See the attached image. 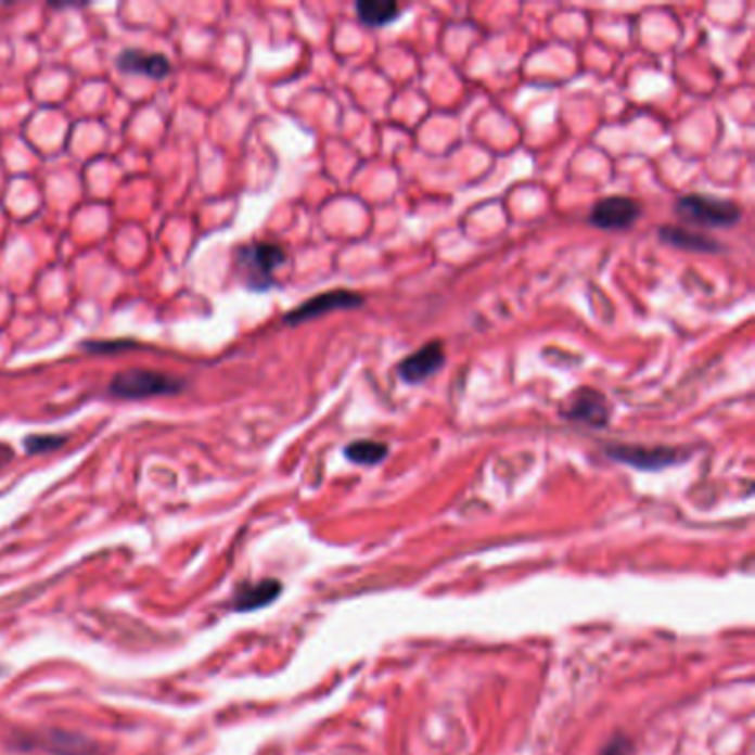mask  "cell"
I'll return each mask as SVG.
<instances>
[{
	"instance_id": "6da1fadb",
	"label": "cell",
	"mask_w": 755,
	"mask_h": 755,
	"mask_svg": "<svg viewBox=\"0 0 755 755\" xmlns=\"http://www.w3.org/2000/svg\"><path fill=\"white\" fill-rule=\"evenodd\" d=\"M184 386L187 382L180 380V376L133 368V370H123L114 376L110 384V395L116 399L138 401V399H151V397H174V395H180Z\"/></svg>"
},
{
	"instance_id": "7a4b0ae2",
	"label": "cell",
	"mask_w": 755,
	"mask_h": 755,
	"mask_svg": "<svg viewBox=\"0 0 755 755\" xmlns=\"http://www.w3.org/2000/svg\"><path fill=\"white\" fill-rule=\"evenodd\" d=\"M235 261L251 291H268L276 286V271L286 261V251L271 242H255L242 246Z\"/></svg>"
},
{
	"instance_id": "3957f363",
	"label": "cell",
	"mask_w": 755,
	"mask_h": 755,
	"mask_svg": "<svg viewBox=\"0 0 755 755\" xmlns=\"http://www.w3.org/2000/svg\"><path fill=\"white\" fill-rule=\"evenodd\" d=\"M676 213L684 222L707 229H729L742 218V208L735 202L698 193L680 195L676 200Z\"/></svg>"
},
{
	"instance_id": "277c9868",
	"label": "cell",
	"mask_w": 755,
	"mask_h": 755,
	"mask_svg": "<svg viewBox=\"0 0 755 755\" xmlns=\"http://www.w3.org/2000/svg\"><path fill=\"white\" fill-rule=\"evenodd\" d=\"M363 304H366L363 295H359L355 291H346V289H335V291H329V293L315 295V297L306 299L302 306H297L291 312H286L284 323H289V327H299V323L317 319L321 315H329V312H335V310L361 308Z\"/></svg>"
},
{
	"instance_id": "5b68a950",
	"label": "cell",
	"mask_w": 755,
	"mask_h": 755,
	"mask_svg": "<svg viewBox=\"0 0 755 755\" xmlns=\"http://www.w3.org/2000/svg\"><path fill=\"white\" fill-rule=\"evenodd\" d=\"M642 215V206L634 197L612 195L599 200L589 210V225L601 231H627Z\"/></svg>"
},
{
	"instance_id": "8992f818",
	"label": "cell",
	"mask_w": 755,
	"mask_h": 755,
	"mask_svg": "<svg viewBox=\"0 0 755 755\" xmlns=\"http://www.w3.org/2000/svg\"><path fill=\"white\" fill-rule=\"evenodd\" d=\"M561 417L567 421L585 423L589 427H605L610 423L612 410L603 393L594 388H580L563 404Z\"/></svg>"
},
{
	"instance_id": "52a82bcc",
	"label": "cell",
	"mask_w": 755,
	"mask_h": 755,
	"mask_svg": "<svg viewBox=\"0 0 755 755\" xmlns=\"http://www.w3.org/2000/svg\"><path fill=\"white\" fill-rule=\"evenodd\" d=\"M605 452L610 459L638 470H663V468L680 463L687 457L680 448H665V446H656V448L610 446Z\"/></svg>"
},
{
	"instance_id": "ba28073f",
	"label": "cell",
	"mask_w": 755,
	"mask_h": 755,
	"mask_svg": "<svg viewBox=\"0 0 755 755\" xmlns=\"http://www.w3.org/2000/svg\"><path fill=\"white\" fill-rule=\"evenodd\" d=\"M444 366H446L444 344L442 342H427L425 346H421L419 350L408 355L397 366V374H399L401 382L417 386V384L427 382L430 376H435Z\"/></svg>"
},
{
	"instance_id": "9c48e42d",
	"label": "cell",
	"mask_w": 755,
	"mask_h": 755,
	"mask_svg": "<svg viewBox=\"0 0 755 755\" xmlns=\"http://www.w3.org/2000/svg\"><path fill=\"white\" fill-rule=\"evenodd\" d=\"M116 65L123 74L146 76L153 80H162L171 74V63L162 53H144L140 49H125L116 59Z\"/></svg>"
},
{
	"instance_id": "30bf717a",
	"label": "cell",
	"mask_w": 755,
	"mask_h": 755,
	"mask_svg": "<svg viewBox=\"0 0 755 755\" xmlns=\"http://www.w3.org/2000/svg\"><path fill=\"white\" fill-rule=\"evenodd\" d=\"M280 591H282V585L278 580H273V578L259 580V583H253V585H244L238 591L233 607L238 612H253V610L266 607L268 603H273L280 597Z\"/></svg>"
},
{
	"instance_id": "8fae6325",
	"label": "cell",
	"mask_w": 755,
	"mask_h": 755,
	"mask_svg": "<svg viewBox=\"0 0 755 755\" xmlns=\"http://www.w3.org/2000/svg\"><path fill=\"white\" fill-rule=\"evenodd\" d=\"M661 240L676 246V248H684V251H698V253H718L722 251V246L709 238V235H703V233H695V231H687V229H680V227H661L658 231Z\"/></svg>"
},
{
	"instance_id": "7c38bea8",
	"label": "cell",
	"mask_w": 755,
	"mask_h": 755,
	"mask_svg": "<svg viewBox=\"0 0 755 755\" xmlns=\"http://www.w3.org/2000/svg\"><path fill=\"white\" fill-rule=\"evenodd\" d=\"M355 10L359 21L368 27L391 25L401 12V8L397 3H391V0H359Z\"/></svg>"
},
{
	"instance_id": "4fadbf2b",
	"label": "cell",
	"mask_w": 755,
	"mask_h": 755,
	"mask_svg": "<svg viewBox=\"0 0 755 755\" xmlns=\"http://www.w3.org/2000/svg\"><path fill=\"white\" fill-rule=\"evenodd\" d=\"M346 459L357 463V465H376L382 463L388 457V446L382 442H372V439H359L353 442L346 450H344Z\"/></svg>"
},
{
	"instance_id": "5bb4252c",
	"label": "cell",
	"mask_w": 755,
	"mask_h": 755,
	"mask_svg": "<svg viewBox=\"0 0 755 755\" xmlns=\"http://www.w3.org/2000/svg\"><path fill=\"white\" fill-rule=\"evenodd\" d=\"M67 444L65 435H29L25 437V450L29 455H44L53 452Z\"/></svg>"
},
{
	"instance_id": "9a60e30c",
	"label": "cell",
	"mask_w": 755,
	"mask_h": 755,
	"mask_svg": "<svg viewBox=\"0 0 755 755\" xmlns=\"http://www.w3.org/2000/svg\"><path fill=\"white\" fill-rule=\"evenodd\" d=\"M140 344L136 342H129V340H118V342H85L82 348L85 350H91V353H100V355H106V353H114V350H127V348H138Z\"/></svg>"
},
{
	"instance_id": "2e32d148",
	"label": "cell",
	"mask_w": 755,
	"mask_h": 755,
	"mask_svg": "<svg viewBox=\"0 0 755 755\" xmlns=\"http://www.w3.org/2000/svg\"><path fill=\"white\" fill-rule=\"evenodd\" d=\"M599 755H631V742L625 735H616Z\"/></svg>"
},
{
	"instance_id": "e0dca14e",
	"label": "cell",
	"mask_w": 755,
	"mask_h": 755,
	"mask_svg": "<svg viewBox=\"0 0 755 755\" xmlns=\"http://www.w3.org/2000/svg\"><path fill=\"white\" fill-rule=\"evenodd\" d=\"M14 457V452H12V448H8V446H0V468H3L5 463H10V459Z\"/></svg>"
}]
</instances>
